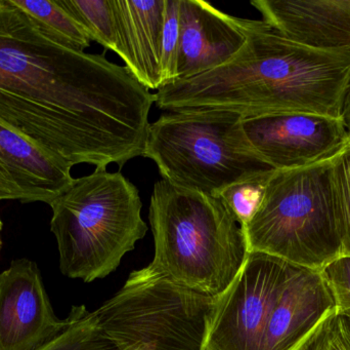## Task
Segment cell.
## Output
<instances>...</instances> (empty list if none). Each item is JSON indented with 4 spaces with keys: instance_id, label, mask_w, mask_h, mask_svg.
<instances>
[{
    "instance_id": "cell-1",
    "label": "cell",
    "mask_w": 350,
    "mask_h": 350,
    "mask_svg": "<svg viewBox=\"0 0 350 350\" xmlns=\"http://www.w3.org/2000/svg\"><path fill=\"white\" fill-rule=\"evenodd\" d=\"M154 94L106 55L51 39L0 0V121L71 164L143 156Z\"/></svg>"
},
{
    "instance_id": "cell-2",
    "label": "cell",
    "mask_w": 350,
    "mask_h": 350,
    "mask_svg": "<svg viewBox=\"0 0 350 350\" xmlns=\"http://www.w3.org/2000/svg\"><path fill=\"white\" fill-rule=\"evenodd\" d=\"M350 51L292 40L262 20L246 22L242 49L224 65L179 79L154 94L165 111L220 109L244 117L310 113L341 117Z\"/></svg>"
},
{
    "instance_id": "cell-3",
    "label": "cell",
    "mask_w": 350,
    "mask_h": 350,
    "mask_svg": "<svg viewBox=\"0 0 350 350\" xmlns=\"http://www.w3.org/2000/svg\"><path fill=\"white\" fill-rule=\"evenodd\" d=\"M149 220L155 242L150 266L198 293L219 297L249 255L241 224L219 197L154 185Z\"/></svg>"
},
{
    "instance_id": "cell-4",
    "label": "cell",
    "mask_w": 350,
    "mask_h": 350,
    "mask_svg": "<svg viewBox=\"0 0 350 350\" xmlns=\"http://www.w3.org/2000/svg\"><path fill=\"white\" fill-rule=\"evenodd\" d=\"M343 153L304 168L273 172L258 210L243 228L249 252L312 271L343 255L339 176Z\"/></svg>"
},
{
    "instance_id": "cell-5",
    "label": "cell",
    "mask_w": 350,
    "mask_h": 350,
    "mask_svg": "<svg viewBox=\"0 0 350 350\" xmlns=\"http://www.w3.org/2000/svg\"><path fill=\"white\" fill-rule=\"evenodd\" d=\"M49 205L59 269L70 279H104L147 234L139 189L121 173L96 168Z\"/></svg>"
},
{
    "instance_id": "cell-6",
    "label": "cell",
    "mask_w": 350,
    "mask_h": 350,
    "mask_svg": "<svg viewBox=\"0 0 350 350\" xmlns=\"http://www.w3.org/2000/svg\"><path fill=\"white\" fill-rule=\"evenodd\" d=\"M243 119L220 109L167 111L150 125L143 156L170 184L215 195L241 179L273 170L251 145Z\"/></svg>"
},
{
    "instance_id": "cell-7",
    "label": "cell",
    "mask_w": 350,
    "mask_h": 350,
    "mask_svg": "<svg viewBox=\"0 0 350 350\" xmlns=\"http://www.w3.org/2000/svg\"><path fill=\"white\" fill-rule=\"evenodd\" d=\"M215 299L148 265L131 273L122 289L94 312L120 350H202Z\"/></svg>"
},
{
    "instance_id": "cell-8",
    "label": "cell",
    "mask_w": 350,
    "mask_h": 350,
    "mask_svg": "<svg viewBox=\"0 0 350 350\" xmlns=\"http://www.w3.org/2000/svg\"><path fill=\"white\" fill-rule=\"evenodd\" d=\"M300 267L249 252L232 285L216 298L202 350H261L271 312Z\"/></svg>"
},
{
    "instance_id": "cell-9",
    "label": "cell",
    "mask_w": 350,
    "mask_h": 350,
    "mask_svg": "<svg viewBox=\"0 0 350 350\" xmlns=\"http://www.w3.org/2000/svg\"><path fill=\"white\" fill-rule=\"evenodd\" d=\"M252 147L275 171L295 170L324 162L350 147L341 117L280 113L244 117Z\"/></svg>"
},
{
    "instance_id": "cell-10",
    "label": "cell",
    "mask_w": 350,
    "mask_h": 350,
    "mask_svg": "<svg viewBox=\"0 0 350 350\" xmlns=\"http://www.w3.org/2000/svg\"><path fill=\"white\" fill-rule=\"evenodd\" d=\"M67 325L55 316L36 263L12 260L0 273V350H35Z\"/></svg>"
},
{
    "instance_id": "cell-11",
    "label": "cell",
    "mask_w": 350,
    "mask_h": 350,
    "mask_svg": "<svg viewBox=\"0 0 350 350\" xmlns=\"http://www.w3.org/2000/svg\"><path fill=\"white\" fill-rule=\"evenodd\" d=\"M72 168L0 121V201L51 205L75 180Z\"/></svg>"
},
{
    "instance_id": "cell-12",
    "label": "cell",
    "mask_w": 350,
    "mask_h": 350,
    "mask_svg": "<svg viewBox=\"0 0 350 350\" xmlns=\"http://www.w3.org/2000/svg\"><path fill=\"white\" fill-rule=\"evenodd\" d=\"M246 22L247 18L224 14L209 2L180 0L176 80L230 61L246 40Z\"/></svg>"
},
{
    "instance_id": "cell-13",
    "label": "cell",
    "mask_w": 350,
    "mask_h": 350,
    "mask_svg": "<svg viewBox=\"0 0 350 350\" xmlns=\"http://www.w3.org/2000/svg\"><path fill=\"white\" fill-rule=\"evenodd\" d=\"M335 310L321 271L299 268L271 312L261 350L299 349Z\"/></svg>"
},
{
    "instance_id": "cell-14",
    "label": "cell",
    "mask_w": 350,
    "mask_h": 350,
    "mask_svg": "<svg viewBox=\"0 0 350 350\" xmlns=\"http://www.w3.org/2000/svg\"><path fill=\"white\" fill-rule=\"evenodd\" d=\"M263 22L316 49L350 51V0H253Z\"/></svg>"
},
{
    "instance_id": "cell-15",
    "label": "cell",
    "mask_w": 350,
    "mask_h": 350,
    "mask_svg": "<svg viewBox=\"0 0 350 350\" xmlns=\"http://www.w3.org/2000/svg\"><path fill=\"white\" fill-rule=\"evenodd\" d=\"M117 55L148 90L162 88L161 62L165 0H111Z\"/></svg>"
},
{
    "instance_id": "cell-16",
    "label": "cell",
    "mask_w": 350,
    "mask_h": 350,
    "mask_svg": "<svg viewBox=\"0 0 350 350\" xmlns=\"http://www.w3.org/2000/svg\"><path fill=\"white\" fill-rule=\"evenodd\" d=\"M51 39L68 49L85 51L92 39L62 5L61 0H12Z\"/></svg>"
},
{
    "instance_id": "cell-17",
    "label": "cell",
    "mask_w": 350,
    "mask_h": 350,
    "mask_svg": "<svg viewBox=\"0 0 350 350\" xmlns=\"http://www.w3.org/2000/svg\"><path fill=\"white\" fill-rule=\"evenodd\" d=\"M35 350H120L105 334L96 312L73 306L61 333Z\"/></svg>"
},
{
    "instance_id": "cell-18",
    "label": "cell",
    "mask_w": 350,
    "mask_h": 350,
    "mask_svg": "<svg viewBox=\"0 0 350 350\" xmlns=\"http://www.w3.org/2000/svg\"><path fill=\"white\" fill-rule=\"evenodd\" d=\"M92 41L116 53V31L111 0H61Z\"/></svg>"
},
{
    "instance_id": "cell-19",
    "label": "cell",
    "mask_w": 350,
    "mask_h": 350,
    "mask_svg": "<svg viewBox=\"0 0 350 350\" xmlns=\"http://www.w3.org/2000/svg\"><path fill=\"white\" fill-rule=\"evenodd\" d=\"M275 170L261 171L241 179L216 193L243 228L252 219Z\"/></svg>"
},
{
    "instance_id": "cell-20",
    "label": "cell",
    "mask_w": 350,
    "mask_h": 350,
    "mask_svg": "<svg viewBox=\"0 0 350 350\" xmlns=\"http://www.w3.org/2000/svg\"><path fill=\"white\" fill-rule=\"evenodd\" d=\"M179 5L180 0H165L163 45H162V88L177 79L179 53Z\"/></svg>"
},
{
    "instance_id": "cell-21",
    "label": "cell",
    "mask_w": 350,
    "mask_h": 350,
    "mask_svg": "<svg viewBox=\"0 0 350 350\" xmlns=\"http://www.w3.org/2000/svg\"><path fill=\"white\" fill-rule=\"evenodd\" d=\"M298 350H350L349 318L335 312Z\"/></svg>"
},
{
    "instance_id": "cell-22",
    "label": "cell",
    "mask_w": 350,
    "mask_h": 350,
    "mask_svg": "<svg viewBox=\"0 0 350 350\" xmlns=\"http://www.w3.org/2000/svg\"><path fill=\"white\" fill-rule=\"evenodd\" d=\"M335 302V312L350 320V256L341 255L321 269Z\"/></svg>"
},
{
    "instance_id": "cell-23",
    "label": "cell",
    "mask_w": 350,
    "mask_h": 350,
    "mask_svg": "<svg viewBox=\"0 0 350 350\" xmlns=\"http://www.w3.org/2000/svg\"><path fill=\"white\" fill-rule=\"evenodd\" d=\"M343 203V255L350 256V147L345 150L339 168Z\"/></svg>"
},
{
    "instance_id": "cell-24",
    "label": "cell",
    "mask_w": 350,
    "mask_h": 350,
    "mask_svg": "<svg viewBox=\"0 0 350 350\" xmlns=\"http://www.w3.org/2000/svg\"><path fill=\"white\" fill-rule=\"evenodd\" d=\"M341 119H342L343 123L347 127V131L349 132L350 136V79L347 92H345V100H343Z\"/></svg>"
},
{
    "instance_id": "cell-25",
    "label": "cell",
    "mask_w": 350,
    "mask_h": 350,
    "mask_svg": "<svg viewBox=\"0 0 350 350\" xmlns=\"http://www.w3.org/2000/svg\"><path fill=\"white\" fill-rule=\"evenodd\" d=\"M133 350H156V349L152 347H137V349H133Z\"/></svg>"
},
{
    "instance_id": "cell-26",
    "label": "cell",
    "mask_w": 350,
    "mask_h": 350,
    "mask_svg": "<svg viewBox=\"0 0 350 350\" xmlns=\"http://www.w3.org/2000/svg\"><path fill=\"white\" fill-rule=\"evenodd\" d=\"M2 227H3V223H2L1 219H0V250H1V247H2V240H1Z\"/></svg>"
}]
</instances>
